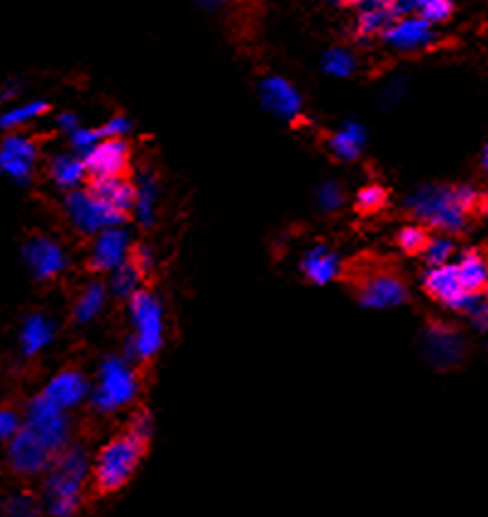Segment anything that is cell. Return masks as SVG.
<instances>
[{
    "label": "cell",
    "instance_id": "46",
    "mask_svg": "<svg viewBox=\"0 0 488 517\" xmlns=\"http://www.w3.org/2000/svg\"><path fill=\"white\" fill-rule=\"evenodd\" d=\"M347 3L357 10H371V8H384V5H388V0H347Z\"/></svg>",
    "mask_w": 488,
    "mask_h": 517
},
{
    "label": "cell",
    "instance_id": "27",
    "mask_svg": "<svg viewBox=\"0 0 488 517\" xmlns=\"http://www.w3.org/2000/svg\"><path fill=\"white\" fill-rule=\"evenodd\" d=\"M457 271L464 291L484 293L488 283V261L479 252H464L462 259L457 261Z\"/></svg>",
    "mask_w": 488,
    "mask_h": 517
},
{
    "label": "cell",
    "instance_id": "16",
    "mask_svg": "<svg viewBox=\"0 0 488 517\" xmlns=\"http://www.w3.org/2000/svg\"><path fill=\"white\" fill-rule=\"evenodd\" d=\"M130 247L132 239L125 227H105V230L96 232V239H93L88 269L98 271V274H101V271H113L115 266H120L122 261L130 257Z\"/></svg>",
    "mask_w": 488,
    "mask_h": 517
},
{
    "label": "cell",
    "instance_id": "11",
    "mask_svg": "<svg viewBox=\"0 0 488 517\" xmlns=\"http://www.w3.org/2000/svg\"><path fill=\"white\" fill-rule=\"evenodd\" d=\"M57 454L42 442L27 425L8 442V466L18 476H42L54 464Z\"/></svg>",
    "mask_w": 488,
    "mask_h": 517
},
{
    "label": "cell",
    "instance_id": "26",
    "mask_svg": "<svg viewBox=\"0 0 488 517\" xmlns=\"http://www.w3.org/2000/svg\"><path fill=\"white\" fill-rule=\"evenodd\" d=\"M47 113H49L47 100H27V103L13 105V108H8L5 113H0V132L22 130V127L40 120L42 115Z\"/></svg>",
    "mask_w": 488,
    "mask_h": 517
},
{
    "label": "cell",
    "instance_id": "42",
    "mask_svg": "<svg viewBox=\"0 0 488 517\" xmlns=\"http://www.w3.org/2000/svg\"><path fill=\"white\" fill-rule=\"evenodd\" d=\"M152 430H154L152 418H149L147 410H140V413L132 418L130 430H127V432H132V435H135L137 439H142L144 444H149V439H152Z\"/></svg>",
    "mask_w": 488,
    "mask_h": 517
},
{
    "label": "cell",
    "instance_id": "2",
    "mask_svg": "<svg viewBox=\"0 0 488 517\" xmlns=\"http://www.w3.org/2000/svg\"><path fill=\"white\" fill-rule=\"evenodd\" d=\"M403 210L420 225L430 230L445 232V235H464L467 230L469 215L459 208L454 188L440 186V183H425L415 188L410 196L403 200Z\"/></svg>",
    "mask_w": 488,
    "mask_h": 517
},
{
    "label": "cell",
    "instance_id": "40",
    "mask_svg": "<svg viewBox=\"0 0 488 517\" xmlns=\"http://www.w3.org/2000/svg\"><path fill=\"white\" fill-rule=\"evenodd\" d=\"M130 259L135 261V266L142 271L144 279H147V276L152 274L154 257H152V249H149L147 244H132V247H130Z\"/></svg>",
    "mask_w": 488,
    "mask_h": 517
},
{
    "label": "cell",
    "instance_id": "33",
    "mask_svg": "<svg viewBox=\"0 0 488 517\" xmlns=\"http://www.w3.org/2000/svg\"><path fill=\"white\" fill-rule=\"evenodd\" d=\"M388 205V191L379 183H369L362 191L357 193V200H354V208L362 215H374L379 210H384Z\"/></svg>",
    "mask_w": 488,
    "mask_h": 517
},
{
    "label": "cell",
    "instance_id": "9",
    "mask_svg": "<svg viewBox=\"0 0 488 517\" xmlns=\"http://www.w3.org/2000/svg\"><path fill=\"white\" fill-rule=\"evenodd\" d=\"M435 27L437 25L420 18V15H398V18L388 22L379 40L398 54H418L435 47L437 40H440Z\"/></svg>",
    "mask_w": 488,
    "mask_h": 517
},
{
    "label": "cell",
    "instance_id": "12",
    "mask_svg": "<svg viewBox=\"0 0 488 517\" xmlns=\"http://www.w3.org/2000/svg\"><path fill=\"white\" fill-rule=\"evenodd\" d=\"M22 261L40 283L59 279L69 266L64 247L49 235H32L22 244Z\"/></svg>",
    "mask_w": 488,
    "mask_h": 517
},
{
    "label": "cell",
    "instance_id": "7",
    "mask_svg": "<svg viewBox=\"0 0 488 517\" xmlns=\"http://www.w3.org/2000/svg\"><path fill=\"white\" fill-rule=\"evenodd\" d=\"M22 418H25V425L30 427L54 454H59L61 449L69 444L71 422L66 418V410L59 408V405L54 403V400H49L44 393H40V396H35L27 403Z\"/></svg>",
    "mask_w": 488,
    "mask_h": 517
},
{
    "label": "cell",
    "instance_id": "8",
    "mask_svg": "<svg viewBox=\"0 0 488 517\" xmlns=\"http://www.w3.org/2000/svg\"><path fill=\"white\" fill-rule=\"evenodd\" d=\"M40 161V142L32 135L13 130L0 137V174L20 186H30Z\"/></svg>",
    "mask_w": 488,
    "mask_h": 517
},
{
    "label": "cell",
    "instance_id": "29",
    "mask_svg": "<svg viewBox=\"0 0 488 517\" xmlns=\"http://www.w3.org/2000/svg\"><path fill=\"white\" fill-rule=\"evenodd\" d=\"M393 15L391 5L384 8H371V10H357V22H354V32H357L359 40H371V37H381V32L386 30L388 22Z\"/></svg>",
    "mask_w": 488,
    "mask_h": 517
},
{
    "label": "cell",
    "instance_id": "25",
    "mask_svg": "<svg viewBox=\"0 0 488 517\" xmlns=\"http://www.w3.org/2000/svg\"><path fill=\"white\" fill-rule=\"evenodd\" d=\"M135 188H137V198H135V208H132V215H135L142 227H152L154 198H157V176H154V171L149 169L140 171V174H137Z\"/></svg>",
    "mask_w": 488,
    "mask_h": 517
},
{
    "label": "cell",
    "instance_id": "10",
    "mask_svg": "<svg viewBox=\"0 0 488 517\" xmlns=\"http://www.w3.org/2000/svg\"><path fill=\"white\" fill-rule=\"evenodd\" d=\"M354 296L364 308L386 310L408 303V288L391 271H369L354 281Z\"/></svg>",
    "mask_w": 488,
    "mask_h": 517
},
{
    "label": "cell",
    "instance_id": "32",
    "mask_svg": "<svg viewBox=\"0 0 488 517\" xmlns=\"http://www.w3.org/2000/svg\"><path fill=\"white\" fill-rule=\"evenodd\" d=\"M427 242H430V230L423 225H406L403 230H398L396 244L403 254L408 257H418L425 252Z\"/></svg>",
    "mask_w": 488,
    "mask_h": 517
},
{
    "label": "cell",
    "instance_id": "49",
    "mask_svg": "<svg viewBox=\"0 0 488 517\" xmlns=\"http://www.w3.org/2000/svg\"><path fill=\"white\" fill-rule=\"evenodd\" d=\"M479 325H481V327H486V330H488V305H486V310H484V315H481V320H479Z\"/></svg>",
    "mask_w": 488,
    "mask_h": 517
},
{
    "label": "cell",
    "instance_id": "38",
    "mask_svg": "<svg viewBox=\"0 0 488 517\" xmlns=\"http://www.w3.org/2000/svg\"><path fill=\"white\" fill-rule=\"evenodd\" d=\"M22 425H25V418H22L20 410L10 408V405H0V442L8 444L18 435Z\"/></svg>",
    "mask_w": 488,
    "mask_h": 517
},
{
    "label": "cell",
    "instance_id": "30",
    "mask_svg": "<svg viewBox=\"0 0 488 517\" xmlns=\"http://www.w3.org/2000/svg\"><path fill=\"white\" fill-rule=\"evenodd\" d=\"M142 281H144V274L137 269L135 261L127 257L120 266H115L113 269V283H110V286H113L115 296L122 300H130L142 288Z\"/></svg>",
    "mask_w": 488,
    "mask_h": 517
},
{
    "label": "cell",
    "instance_id": "39",
    "mask_svg": "<svg viewBox=\"0 0 488 517\" xmlns=\"http://www.w3.org/2000/svg\"><path fill=\"white\" fill-rule=\"evenodd\" d=\"M98 132H101V137H127L132 132V122L127 115H113V118H108L103 122L101 127H98Z\"/></svg>",
    "mask_w": 488,
    "mask_h": 517
},
{
    "label": "cell",
    "instance_id": "24",
    "mask_svg": "<svg viewBox=\"0 0 488 517\" xmlns=\"http://www.w3.org/2000/svg\"><path fill=\"white\" fill-rule=\"evenodd\" d=\"M393 15H420L432 25H442L454 15V0H388Z\"/></svg>",
    "mask_w": 488,
    "mask_h": 517
},
{
    "label": "cell",
    "instance_id": "18",
    "mask_svg": "<svg viewBox=\"0 0 488 517\" xmlns=\"http://www.w3.org/2000/svg\"><path fill=\"white\" fill-rule=\"evenodd\" d=\"M42 393L49 400H54L59 408L71 410L76 408V405H81L83 398L88 396V381L79 369H71L69 366V369H61L59 374L42 388Z\"/></svg>",
    "mask_w": 488,
    "mask_h": 517
},
{
    "label": "cell",
    "instance_id": "20",
    "mask_svg": "<svg viewBox=\"0 0 488 517\" xmlns=\"http://www.w3.org/2000/svg\"><path fill=\"white\" fill-rule=\"evenodd\" d=\"M423 288L430 298L440 300L442 305H452L454 300L464 293L462 281H459L457 264H442V266H430V271L423 276Z\"/></svg>",
    "mask_w": 488,
    "mask_h": 517
},
{
    "label": "cell",
    "instance_id": "5",
    "mask_svg": "<svg viewBox=\"0 0 488 517\" xmlns=\"http://www.w3.org/2000/svg\"><path fill=\"white\" fill-rule=\"evenodd\" d=\"M64 213L79 235H96V232L105 230V227L125 225L127 218H130V213H122V210L113 208V205L103 203L101 198L88 193L86 188L66 191Z\"/></svg>",
    "mask_w": 488,
    "mask_h": 517
},
{
    "label": "cell",
    "instance_id": "50",
    "mask_svg": "<svg viewBox=\"0 0 488 517\" xmlns=\"http://www.w3.org/2000/svg\"><path fill=\"white\" fill-rule=\"evenodd\" d=\"M481 208H484V213H486V218H488V198L481 200Z\"/></svg>",
    "mask_w": 488,
    "mask_h": 517
},
{
    "label": "cell",
    "instance_id": "44",
    "mask_svg": "<svg viewBox=\"0 0 488 517\" xmlns=\"http://www.w3.org/2000/svg\"><path fill=\"white\" fill-rule=\"evenodd\" d=\"M79 125H81V122L74 113H59L57 115V127L61 132H66V135H69V132H74Z\"/></svg>",
    "mask_w": 488,
    "mask_h": 517
},
{
    "label": "cell",
    "instance_id": "23",
    "mask_svg": "<svg viewBox=\"0 0 488 517\" xmlns=\"http://www.w3.org/2000/svg\"><path fill=\"white\" fill-rule=\"evenodd\" d=\"M301 271L305 274V279H310L315 286H325L327 281H332L335 276H340L342 271V261L337 254H332L330 249L318 244L310 252H305V257L301 261Z\"/></svg>",
    "mask_w": 488,
    "mask_h": 517
},
{
    "label": "cell",
    "instance_id": "41",
    "mask_svg": "<svg viewBox=\"0 0 488 517\" xmlns=\"http://www.w3.org/2000/svg\"><path fill=\"white\" fill-rule=\"evenodd\" d=\"M454 196H457L459 208H462L467 215L474 213V210L481 205L479 191H476V188H471V186H454Z\"/></svg>",
    "mask_w": 488,
    "mask_h": 517
},
{
    "label": "cell",
    "instance_id": "37",
    "mask_svg": "<svg viewBox=\"0 0 488 517\" xmlns=\"http://www.w3.org/2000/svg\"><path fill=\"white\" fill-rule=\"evenodd\" d=\"M318 205L323 213H337L345 205V191L337 181H327L318 191Z\"/></svg>",
    "mask_w": 488,
    "mask_h": 517
},
{
    "label": "cell",
    "instance_id": "28",
    "mask_svg": "<svg viewBox=\"0 0 488 517\" xmlns=\"http://www.w3.org/2000/svg\"><path fill=\"white\" fill-rule=\"evenodd\" d=\"M105 305V283L103 281H91L81 291V296L76 298L74 305V322L76 325H86V322L96 320L101 315Z\"/></svg>",
    "mask_w": 488,
    "mask_h": 517
},
{
    "label": "cell",
    "instance_id": "13",
    "mask_svg": "<svg viewBox=\"0 0 488 517\" xmlns=\"http://www.w3.org/2000/svg\"><path fill=\"white\" fill-rule=\"evenodd\" d=\"M425 354L435 369H454L464 361L467 354V342L457 327L445 325L440 320H430L425 330Z\"/></svg>",
    "mask_w": 488,
    "mask_h": 517
},
{
    "label": "cell",
    "instance_id": "17",
    "mask_svg": "<svg viewBox=\"0 0 488 517\" xmlns=\"http://www.w3.org/2000/svg\"><path fill=\"white\" fill-rule=\"evenodd\" d=\"M86 191L101 198L103 203L113 205L122 213H132L137 198L135 181L130 176H96V179H86Z\"/></svg>",
    "mask_w": 488,
    "mask_h": 517
},
{
    "label": "cell",
    "instance_id": "14",
    "mask_svg": "<svg viewBox=\"0 0 488 517\" xmlns=\"http://www.w3.org/2000/svg\"><path fill=\"white\" fill-rule=\"evenodd\" d=\"M130 157L132 152L125 137H103L83 157V164H86L88 179H96V176H127Z\"/></svg>",
    "mask_w": 488,
    "mask_h": 517
},
{
    "label": "cell",
    "instance_id": "21",
    "mask_svg": "<svg viewBox=\"0 0 488 517\" xmlns=\"http://www.w3.org/2000/svg\"><path fill=\"white\" fill-rule=\"evenodd\" d=\"M47 174L49 179L54 181V186L61 188V191H74V188H81L86 183V164H83V157L74 152H59L47 161Z\"/></svg>",
    "mask_w": 488,
    "mask_h": 517
},
{
    "label": "cell",
    "instance_id": "3",
    "mask_svg": "<svg viewBox=\"0 0 488 517\" xmlns=\"http://www.w3.org/2000/svg\"><path fill=\"white\" fill-rule=\"evenodd\" d=\"M147 447L149 444H144L132 432L110 439L98 452L96 466H93V486H96L98 496H108V493H118L120 488H125L140 466Z\"/></svg>",
    "mask_w": 488,
    "mask_h": 517
},
{
    "label": "cell",
    "instance_id": "51",
    "mask_svg": "<svg viewBox=\"0 0 488 517\" xmlns=\"http://www.w3.org/2000/svg\"><path fill=\"white\" fill-rule=\"evenodd\" d=\"M484 293H486V298H488V283H486V288H484Z\"/></svg>",
    "mask_w": 488,
    "mask_h": 517
},
{
    "label": "cell",
    "instance_id": "47",
    "mask_svg": "<svg viewBox=\"0 0 488 517\" xmlns=\"http://www.w3.org/2000/svg\"><path fill=\"white\" fill-rule=\"evenodd\" d=\"M18 93H20L18 83H10V86H5L3 91H0V100H13Z\"/></svg>",
    "mask_w": 488,
    "mask_h": 517
},
{
    "label": "cell",
    "instance_id": "6",
    "mask_svg": "<svg viewBox=\"0 0 488 517\" xmlns=\"http://www.w3.org/2000/svg\"><path fill=\"white\" fill-rule=\"evenodd\" d=\"M98 386L93 391L91 405L98 413H113L137 396V374L127 366L125 359L108 357L101 364Z\"/></svg>",
    "mask_w": 488,
    "mask_h": 517
},
{
    "label": "cell",
    "instance_id": "4",
    "mask_svg": "<svg viewBox=\"0 0 488 517\" xmlns=\"http://www.w3.org/2000/svg\"><path fill=\"white\" fill-rule=\"evenodd\" d=\"M130 318L135 325V337L130 339V354L140 361L154 359L164 344V313L159 298L140 288L130 298Z\"/></svg>",
    "mask_w": 488,
    "mask_h": 517
},
{
    "label": "cell",
    "instance_id": "35",
    "mask_svg": "<svg viewBox=\"0 0 488 517\" xmlns=\"http://www.w3.org/2000/svg\"><path fill=\"white\" fill-rule=\"evenodd\" d=\"M0 510L5 515L13 517H25V515H35L37 513V500L32 493H10L0 500Z\"/></svg>",
    "mask_w": 488,
    "mask_h": 517
},
{
    "label": "cell",
    "instance_id": "15",
    "mask_svg": "<svg viewBox=\"0 0 488 517\" xmlns=\"http://www.w3.org/2000/svg\"><path fill=\"white\" fill-rule=\"evenodd\" d=\"M259 100L271 115L281 120H298L303 115V96L291 81L279 74L264 76L259 83Z\"/></svg>",
    "mask_w": 488,
    "mask_h": 517
},
{
    "label": "cell",
    "instance_id": "36",
    "mask_svg": "<svg viewBox=\"0 0 488 517\" xmlns=\"http://www.w3.org/2000/svg\"><path fill=\"white\" fill-rule=\"evenodd\" d=\"M101 140H103V137H101V132H98V127H96V130H91V127H81L79 125L74 132H69L71 152L79 154V157H86V154L91 152V149L96 147V144Z\"/></svg>",
    "mask_w": 488,
    "mask_h": 517
},
{
    "label": "cell",
    "instance_id": "43",
    "mask_svg": "<svg viewBox=\"0 0 488 517\" xmlns=\"http://www.w3.org/2000/svg\"><path fill=\"white\" fill-rule=\"evenodd\" d=\"M403 96H406V79H393L386 83V88L381 91V105L384 108H393L396 103H401Z\"/></svg>",
    "mask_w": 488,
    "mask_h": 517
},
{
    "label": "cell",
    "instance_id": "1",
    "mask_svg": "<svg viewBox=\"0 0 488 517\" xmlns=\"http://www.w3.org/2000/svg\"><path fill=\"white\" fill-rule=\"evenodd\" d=\"M88 454L81 444H66L54 457L44 478L42 496L52 515H74L81 510L83 486L88 478Z\"/></svg>",
    "mask_w": 488,
    "mask_h": 517
},
{
    "label": "cell",
    "instance_id": "22",
    "mask_svg": "<svg viewBox=\"0 0 488 517\" xmlns=\"http://www.w3.org/2000/svg\"><path fill=\"white\" fill-rule=\"evenodd\" d=\"M366 144V130L362 122L347 120L337 132L327 135V149L342 161H357Z\"/></svg>",
    "mask_w": 488,
    "mask_h": 517
},
{
    "label": "cell",
    "instance_id": "34",
    "mask_svg": "<svg viewBox=\"0 0 488 517\" xmlns=\"http://www.w3.org/2000/svg\"><path fill=\"white\" fill-rule=\"evenodd\" d=\"M423 254H425L427 266L447 264V261L452 259V254H454V239H452V235H445V232H442V235H435V237L430 235V242H427V247H425Z\"/></svg>",
    "mask_w": 488,
    "mask_h": 517
},
{
    "label": "cell",
    "instance_id": "19",
    "mask_svg": "<svg viewBox=\"0 0 488 517\" xmlns=\"http://www.w3.org/2000/svg\"><path fill=\"white\" fill-rule=\"evenodd\" d=\"M57 335V322L47 318L44 313H30L25 315L20 327V352L22 357L32 359L42 354L49 344L54 342Z\"/></svg>",
    "mask_w": 488,
    "mask_h": 517
},
{
    "label": "cell",
    "instance_id": "31",
    "mask_svg": "<svg viewBox=\"0 0 488 517\" xmlns=\"http://www.w3.org/2000/svg\"><path fill=\"white\" fill-rule=\"evenodd\" d=\"M359 59L352 49L347 47H330L323 54V71L327 76H335V79H349V76L357 74Z\"/></svg>",
    "mask_w": 488,
    "mask_h": 517
},
{
    "label": "cell",
    "instance_id": "45",
    "mask_svg": "<svg viewBox=\"0 0 488 517\" xmlns=\"http://www.w3.org/2000/svg\"><path fill=\"white\" fill-rule=\"evenodd\" d=\"M193 5H198L201 10H208V13H218L230 5V0H193Z\"/></svg>",
    "mask_w": 488,
    "mask_h": 517
},
{
    "label": "cell",
    "instance_id": "48",
    "mask_svg": "<svg viewBox=\"0 0 488 517\" xmlns=\"http://www.w3.org/2000/svg\"><path fill=\"white\" fill-rule=\"evenodd\" d=\"M481 166H484V171L488 174V142H486V147H484V154H481Z\"/></svg>",
    "mask_w": 488,
    "mask_h": 517
}]
</instances>
